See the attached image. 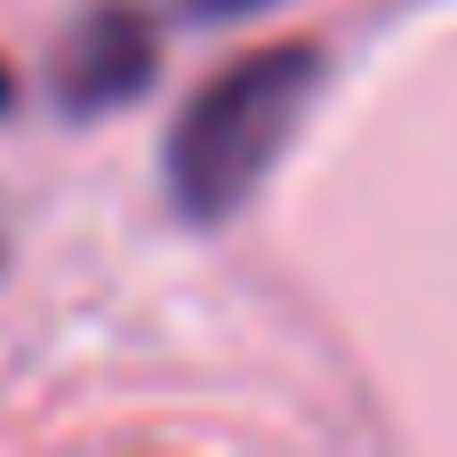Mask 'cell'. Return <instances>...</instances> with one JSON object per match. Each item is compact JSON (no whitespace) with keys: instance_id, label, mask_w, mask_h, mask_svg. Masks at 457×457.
<instances>
[{"instance_id":"6da1fadb","label":"cell","mask_w":457,"mask_h":457,"mask_svg":"<svg viewBox=\"0 0 457 457\" xmlns=\"http://www.w3.org/2000/svg\"><path fill=\"white\" fill-rule=\"evenodd\" d=\"M321 88V48L281 40L257 56H233L217 80L193 88V104L169 129V201L193 225H225L289 153L305 104Z\"/></svg>"},{"instance_id":"7a4b0ae2","label":"cell","mask_w":457,"mask_h":457,"mask_svg":"<svg viewBox=\"0 0 457 457\" xmlns=\"http://www.w3.org/2000/svg\"><path fill=\"white\" fill-rule=\"evenodd\" d=\"M153 72H161V32H153V16L129 8V0H96V8L64 32V48H56V104H64L72 120H96V112L137 104V96L153 88Z\"/></svg>"},{"instance_id":"3957f363","label":"cell","mask_w":457,"mask_h":457,"mask_svg":"<svg viewBox=\"0 0 457 457\" xmlns=\"http://www.w3.org/2000/svg\"><path fill=\"white\" fill-rule=\"evenodd\" d=\"M193 16H249V8H273V0H185Z\"/></svg>"},{"instance_id":"277c9868","label":"cell","mask_w":457,"mask_h":457,"mask_svg":"<svg viewBox=\"0 0 457 457\" xmlns=\"http://www.w3.org/2000/svg\"><path fill=\"white\" fill-rule=\"evenodd\" d=\"M16 104V72H8V56H0V112Z\"/></svg>"}]
</instances>
